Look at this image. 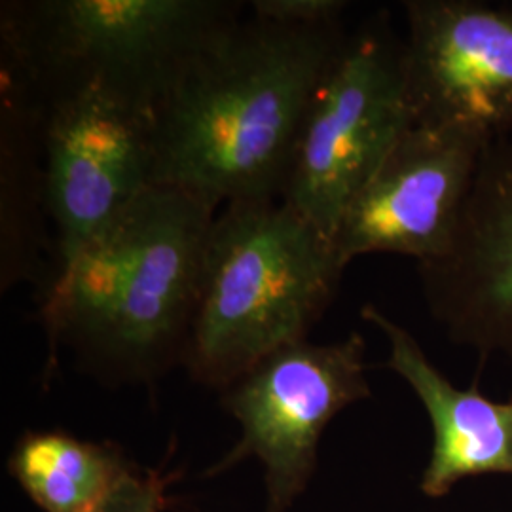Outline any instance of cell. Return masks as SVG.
I'll return each mask as SVG.
<instances>
[{"label":"cell","mask_w":512,"mask_h":512,"mask_svg":"<svg viewBox=\"0 0 512 512\" xmlns=\"http://www.w3.org/2000/svg\"><path fill=\"white\" fill-rule=\"evenodd\" d=\"M346 37L344 23L238 19L156 109V184L219 209L281 200L311 97Z\"/></svg>","instance_id":"1"},{"label":"cell","mask_w":512,"mask_h":512,"mask_svg":"<svg viewBox=\"0 0 512 512\" xmlns=\"http://www.w3.org/2000/svg\"><path fill=\"white\" fill-rule=\"evenodd\" d=\"M219 207L156 184L54 275L40 317L50 363L61 346L95 378L152 385L184 351L203 249Z\"/></svg>","instance_id":"2"},{"label":"cell","mask_w":512,"mask_h":512,"mask_svg":"<svg viewBox=\"0 0 512 512\" xmlns=\"http://www.w3.org/2000/svg\"><path fill=\"white\" fill-rule=\"evenodd\" d=\"M344 272L332 239L289 203L222 205L203 249L188 376L222 391L270 353L308 340Z\"/></svg>","instance_id":"3"},{"label":"cell","mask_w":512,"mask_h":512,"mask_svg":"<svg viewBox=\"0 0 512 512\" xmlns=\"http://www.w3.org/2000/svg\"><path fill=\"white\" fill-rule=\"evenodd\" d=\"M241 18V4L228 0L2 2V74L37 99L99 86L156 112Z\"/></svg>","instance_id":"4"},{"label":"cell","mask_w":512,"mask_h":512,"mask_svg":"<svg viewBox=\"0 0 512 512\" xmlns=\"http://www.w3.org/2000/svg\"><path fill=\"white\" fill-rule=\"evenodd\" d=\"M412 124L403 40L380 12L348 33L313 93L281 200L332 239L349 202Z\"/></svg>","instance_id":"5"},{"label":"cell","mask_w":512,"mask_h":512,"mask_svg":"<svg viewBox=\"0 0 512 512\" xmlns=\"http://www.w3.org/2000/svg\"><path fill=\"white\" fill-rule=\"evenodd\" d=\"M363 334L332 344L310 340L277 349L222 389L220 404L241 427L238 444L205 476L243 459L264 469V512H289L317 467L319 440L342 410L372 395Z\"/></svg>","instance_id":"6"},{"label":"cell","mask_w":512,"mask_h":512,"mask_svg":"<svg viewBox=\"0 0 512 512\" xmlns=\"http://www.w3.org/2000/svg\"><path fill=\"white\" fill-rule=\"evenodd\" d=\"M33 99L57 274L156 186V112L99 86Z\"/></svg>","instance_id":"7"},{"label":"cell","mask_w":512,"mask_h":512,"mask_svg":"<svg viewBox=\"0 0 512 512\" xmlns=\"http://www.w3.org/2000/svg\"><path fill=\"white\" fill-rule=\"evenodd\" d=\"M488 143L463 129L412 124L338 222L332 243L342 264L378 253L418 264L442 255Z\"/></svg>","instance_id":"8"},{"label":"cell","mask_w":512,"mask_h":512,"mask_svg":"<svg viewBox=\"0 0 512 512\" xmlns=\"http://www.w3.org/2000/svg\"><path fill=\"white\" fill-rule=\"evenodd\" d=\"M404 76L414 124L492 141L512 129V4L406 0Z\"/></svg>","instance_id":"9"},{"label":"cell","mask_w":512,"mask_h":512,"mask_svg":"<svg viewBox=\"0 0 512 512\" xmlns=\"http://www.w3.org/2000/svg\"><path fill=\"white\" fill-rule=\"evenodd\" d=\"M418 275L452 342L512 361V129L482 150L454 236Z\"/></svg>","instance_id":"10"},{"label":"cell","mask_w":512,"mask_h":512,"mask_svg":"<svg viewBox=\"0 0 512 512\" xmlns=\"http://www.w3.org/2000/svg\"><path fill=\"white\" fill-rule=\"evenodd\" d=\"M361 317L384 334L387 366L410 385L431 421L433 448L421 475L423 495L439 499L471 476H512V401L499 403L452 384L420 342L378 306L366 304Z\"/></svg>","instance_id":"11"},{"label":"cell","mask_w":512,"mask_h":512,"mask_svg":"<svg viewBox=\"0 0 512 512\" xmlns=\"http://www.w3.org/2000/svg\"><path fill=\"white\" fill-rule=\"evenodd\" d=\"M8 471L44 512H97L133 465L114 444L52 429L21 435Z\"/></svg>","instance_id":"12"},{"label":"cell","mask_w":512,"mask_h":512,"mask_svg":"<svg viewBox=\"0 0 512 512\" xmlns=\"http://www.w3.org/2000/svg\"><path fill=\"white\" fill-rule=\"evenodd\" d=\"M169 478L158 469L133 467L97 512H162Z\"/></svg>","instance_id":"13"},{"label":"cell","mask_w":512,"mask_h":512,"mask_svg":"<svg viewBox=\"0 0 512 512\" xmlns=\"http://www.w3.org/2000/svg\"><path fill=\"white\" fill-rule=\"evenodd\" d=\"M348 2L342 0H253L251 14L289 25L342 23Z\"/></svg>","instance_id":"14"}]
</instances>
